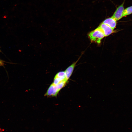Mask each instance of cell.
Returning a JSON list of instances; mask_svg holds the SVG:
<instances>
[{"instance_id": "6da1fadb", "label": "cell", "mask_w": 132, "mask_h": 132, "mask_svg": "<svg viewBox=\"0 0 132 132\" xmlns=\"http://www.w3.org/2000/svg\"><path fill=\"white\" fill-rule=\"evenodd\" d=\"M88 36L90 40L98 44H99L102 39L105 37L102 32L98 28L90 32Z\"/></svg>"}, {"instance_id": "7a4b0ae2", "label": "cell", "mask_w": 132, "mask_h": 132, "mask_svg": "<svg viewBox=\"0 0 132 132\" xmlns=\"http://www.w3.org/2000/svg\"><path fill=\"white\" fill-rule=\"evenodd\" d=\"M124 3V1L117 8L111 17L116 21L119 20L123 17L122 14L124 9L123 6Z\"/></svg>"}, {"instance_id": "3957f363", "label": "cell", "mask_w": 132, "mask_h": 132, "mask_svg": "<svg viewBox=\"0 0 132 132\" xmlns=\"http://www.w3.org/2000/svg\"><path fill=\"white\" fill-rule=\"evenodd\" d=\"M65 80H67L66 78V76L65 71H60L55 75L52 83L56 85L60 82Z\"/></svg>"}, {"instance_id": "277c9868", "label": "cell", "mask_w": 132, "mask_h": 132, "mask_svg": "<svg viewBox=\"0 0 132 132\" xmlns=\"http://www.w3.org/2000/svg\"><path fill=\"white\" fill-rule=\"evenodd\" d=\"M98 28L102 32L105 36L110 35L113 32V29L107 25L102 23Z\"/></svg>"}, {"instance_id": "5b68a950", "label": "cell", "mask_w": 132, "mask_h": 132, "mask_svg": "<svg viewBox=\"0 0 132 132\" xmlns=\"http://www.w3.org/2000/svg\"><path fill=\"white\" fill-rule=\"evenodd\" d=\"M59 92L55 85L52 83L48 89L45 96L48 97L56 96Z\"/></svg>"}, {"instance_id": "8992f818", "label": "cell", "mask_w": 132, "mask_h": 132, "mask_svg": "<svg viewBox=\"0 0 132 132\" xmlns=\"http://www.w3.org/2000/svg\"><path fill=\"white\" fill-rule=\"evenodd\" d=\"M80 57L76 61L68 66L65 71L66 74V79L67 80L69 79L72 75L76 65Z\"/></svg>"}, {"instance_id": "52a82bcc", "label": "cell", "mask_w": 132, "mask_h": 132, "mask_svg": "<svg viewBox=\"0 0 132 132\" xmlns=\"http://www.w3.org/2000/svg\"><path fill=\"white\" fill-rule=\"evenodd\" d=\"M102 23L107 25L113 30L116 25V21L112 17L110 18L105 20Z\"/></svg>"}, {"instance_id": "ba28073f", "label": "cell", "mask_w": 132, "mask_h": 132, "mask_svg": "<svg viewBox=\"0 0 132 132\" xmlns=\"http://www.w3.org/2000/svg\"><path fill=\"white\" fill-rule=\"evenodd\" d=\"M68 80H64L60 82L57 85H55L57 89L59 91L62 88L65 87L67 82Z\"/></svg>"}, {"instance_id": "9c48e42d", "label": "cell", "mask_w": 132, "mask_h": 132, "mask_svg": "<svg viewBox=\"0 0 132 132\" xmlns=\"http://www.w3.org/2000/svg\"><path fill=\"white\" fill-rule=\"evenodd\" d=\"M132 13V6L124 9L122 14V16H125Z\"/></svg>"}, {"instance_id": "30bf717a", "label": "cell", "mask_w": 132, "mask_h": 132, "mask_svg": "<svg viewBox=\"0 0 132 132\" xmlns=\"http://www.w3.org/2000/svg\"><path fill=\"white\" fill-rule=\"evenodd\" d=\"M3 65V63L0 60V66H2Z\"/></svg>"}]
</instances>
